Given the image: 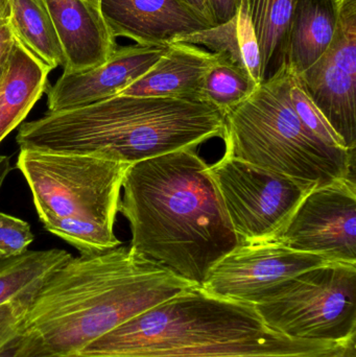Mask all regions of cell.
<instances>
[{"label":"cell","mask_w":356,"mask_h":357,"mask_svg":"<svg viewBox=\"0 0 356 357\" xmlns=\"http://www.w3.org/2000/svg\"><path fill=\"white\" fill-rule=\"evenodd\" d=\"M261 59L263 83L286 66L295 0H247Z\"/></svg>","instance_id":"obj_21"},{"label":"cell","mask_w":356,"mask_h":357,"mask_svg":"<svg viewBox=\"0 0 356 357\" xmlns=\"http://www.w3.org/2000/svg\"><path fill=\"white\" fill-rule=\"evenodd\" d=\"M184 1H185L186 3L189 4L192 8H194L196 12L200 13L201 15H203L205 18L208 19L211 22L210 14H209L208 6H207L206 0H184Z\"/></svg>","instance_id":"obj_32"},{"label":"cell","mask_w":356,"mask_h":357,"mask_svg":"<svg viewBox=\"0 0 356 357\" xmlns=\"http://www.w3.org/2000/svg\"><path fill=\"white\" fill-rule=\"evenodd\" d=\"M100 6L113 36L139 45H169L212 26L184 0H100Z\"/></svg>","instance_id":"obj_13"},{"label":"cell","mask_w":356,"mask_h":357,"mask_svg":"<svg viewBox=\"0 0 356 357\" xmlns=\"http://www.w3.org/2000/svg\"><path fill=\"white\" fill-rule=\"evenodd\" d=\"M169 45H118L102 64L81 73H63L46 91L48 112L87 106L118 96L144 77Z\"/></svg>","instance_id":"obj_12"},{"label":"cell","mask_w":356,"mask_h":357,"mask_svg":"<svg viewBox=\"0 0 356 357\" xmlns=\"http://www.w3.org/2000/svg\"><path fill=\"white\" fill-rule=\"evenodd\" d=\"M173 43L203 48L244 69L258 85L263 84L261 52L247 0H238V12L227 22L178 38Z\"/></svg>","instance_id":"obj_18"},{"label":"cell","mask_w":356,"mask_h":357,"mask_svg":"<svg viewBox=\"0 0 356 357\" xmlns=\"http://www.w3.org/2000/svg\"><path fill=\"white\" fill-rule=\"evenodd\" d=\"M275 239L330 261L356 264L355 177L314 188Z\"/></svg>","instance_id":"obj_10"},{"label":"cell","mask_w":356,"mask_h":357,"mask_svg":"<svg viewBox=\"0 0 356 357\" xmlns=\"http://www.w3.org/2000/svg\"><path fill=\"white\" fill-rule=\"evenodd\" d=\"M288 93H290L291 104L295 112L311 133L334 148L348 149L345 146L342 138L332 129L321 111L314 104L313 100L305 91L298 75L292 70L290 73Z\"/></svg>","instance_id":"obj_25"},{"label":"cell","mask_w":356,"mask_h":357,"mask_svg":"<svg viewBox=\"0 0 356 357\" xmlns=\"http://www.w3.org/2000/svg\"><path fill=\"white\" fill-rule=\"evenodd\" d=\"M215 59L198 46L171 43L160 60L118 96L204 102L203 82Z\"/></svg>","instance_id":"obj_15"},{"label":"cell","mask_w":356,"mask_h":357,"mask_svg":"<svg viewBox=\"0 0 356 357\" xmlns=\"http://www.w3.org/2000/svg\"><path fill=\"white\" fill-rule=\"evenodd\" d=\"M50 73L14 40L0 79V144L46 93Z\"/></svg>","instance_id":"obj_16"},{"label":"cell","mask_w":356,"mask_h":357,"mask_svg":"<svg viewBox=\"0 0 356 357\" xmlns=\"http://www.w3.org/2000/svg\"><path fill=\"white\" fill-rule=\"evenodd\" d=\"M298 77L345 146L355 150L356 0H341L338 25L327 50Z\"/></svg>","instance_id":"obj_11"},{"label":"cell","mask_w":356,"mask_h":357,"mask_svg":"<svg viewBox=\"0 0 356 357\" xmlns=\"http://www.w3.org/2000/svg\"><path fill=\"white\" fill-rule=\"evenodd\" d=\"M330 262L276 239L238 243L209 270L200 287L213 297L253 305L297 275Z\"/></svg>","instance_id":"obj_9"},{"label":"cell","mask_w":356,"mask_h":357,"mask_svg":"<svg viewBox=\"0 0 356 357\" xmlns=\"http://www.w3.org/2000/svg\"><path fill=\"white\" fill-rule=\"evenodd\" d=\"M10 16V0H0V20L8 22Z\"/></svg>","instance_id":"obj_34"},{"label":"cell","mask_w":356,"mask_h":357,"mask_svg":"<svg viewBox=\"0 0 356 357\" xmlns=\"http://www.w3.org/2000/svg\"><path fill=\"white\" fill-rule=\"evenodd\" d=\"M0 357H50L43 356V354L33 349L24 337L21 335V333L15 337L14 340L6 344L2 349H0Z\"/></svg>","instance_id":"obj_29"},{"label":"cell","mask_w":356,"mask_h":357,"mask_svg":"<svg viewBox=\"0 0 356 357\" xmlns=\"http://www.w3.org/2000/svg\"><path fill=\"white\" fill-rule=\"evenodd\" d=\"M263 324L301 341L356 335V264L330 262L286 281L253 303Z\"/></svg>","instance_id":"obj_7"},{"label":"cell","mask_w":356,"mask_h":357,"mask_svg":"<svg viewBox=\"0 0 356 357\" xmlns=\"http://www.w3.org/2000/svg\"><path fill=\"white\" fill-rule=\"evenodd\" d=\"M355 339L356 335L339 342L301 341L281 337L263 343L202 348L173 354L144 352L84 354L75 352L64 357H330Z\"/></svg>","instance_id":"obj_19"},{"label":"cell","mask_w":356,"mask_h":357,"mask_svg":"<svg viewBox=\"0 0 356 357\" xmlns=\"http://www.w3.org/2000/svg\"><path fill=\"white\" fill-rule=\"evenodd\" d=\"M10 169H12V167H10V157L0 155V192H1L4 181L8 178V174L10 173Z\"/></svg>","instance_id":"obj_31"},{"label":"cell","mask_w":356,"mask_h":357,"mask_svg":"<svg viewBox=\"0 0 356 357\" xmlns=\"http://www.w3.org/2000/svg\"><path fill=\"white\" fill-rule=\"evenodd\" d=\"M281 337H286L263 324L252 304L219 299L194 287L137 314L77 352L173 354Z\"/></svg>","instance_id":"obj_5"},{"label":"cell","mask_w":356,"mask_h":357,"mask_svg":"<svg viewBox=\"0 0 356 357\" xmlns=\"http://www.w3.org/2000/svg\"><path fill=\"white\" fill-rule=\"evenodd\" d=\"M208 173L240 243L275 239L318 187L226 154Z\"/></svg>","instance_id":"obj_8"},{"label":"cell","mask_w":356,"mask_h":357,"mask_svg":"<svg viewBox=\"0 0 356 357\" xmlns=\"http://www.w3.org/2000/svg\"><path fill=\"white\" fill-rule=\"evenodd\" d=\"M95 1H98V2H100V0H95Z\"/></svg>","instance_id":"obj_35"},{"label":"cell","mask_w":356,"mask_h":357,"mask_svg":"<svg viewBox=\"0 0 356 357\" xmlns=\"http://www.w3.org/2000/svg\"><path fill=\"white\" fill-rule=\"evenodd\" d=\"M130 165L92 155L20 150L16 167L40 222L77 218L114 227Z\"/></svg>","instance_id":"obj_6"},{"label":"cell","mask_w":356,"mask_h":357,"mask_svg":"<svg viewBox=\"0 0 356 357\" xmlns=\"http://www.w3.org/2000/svg\"><path fill=\"white\" fill-rule=\"evenodd\" d=\"M8 25L13 39L46 68L64 65L62 46L41 0H10Z\"/></svg>","instance_id":"obj_20"},{"label":"cell","mask_w":356,"mask_h":357,"mask_svg":"<svg viewBox=\"0 0 356 357\" xmlns=\"http://www.w3.org/2000/svg\"><path fill=\"white\" fill-rule=\"evenodd\" d=\"M290 73L280 69L226 115L225 154L318 187L355 177V150L326 144L295 112Z\"/></svg>","instance_id":"obj_4"},{"label":"cell","mask_w":356,"mask_h":357,"mask_svg":"<svg viewBox=\"0 0 356 357\" xmlns=\"http://www.w3.org/2000/svg\"><path fill=\"white\" fill-rule=\"evenodd\" d=\"M64 54L63 73L88 70L106 62L118 44L95 0H41Z\"/></svg>","instance_id":"obj_14"},{"label":"cell","mask_w":356,"mask_h":357,"mask_svg":"<svg viewBox=\"0 0 356 357\" xmlns=\"http://www.w3.org/2000/svg\"><path fill=\"white\" fill-rule=\"evenodd\" d=\"M259 86L244 69L215 56L203 82V100L226 116L246 102Z\"/></svg>","instance_id":"obj_23"},{"label":"cell","mask_w":356,"mask_h":357,"mask_svg":"<svg viewBox=\"0 0 356 357\" xmlns=\"http://www.w3.org/2000/svg\"><path fill=\"white\" fill-rule=\"evenodd\" d=\"M31 301L13 300L0 305V349L21 333Z\"/></svg>","instance_id":"obj_27"},{"label":"cell","mask_w":356,"mask_h":357,"mask_svg":"<svg viewBox=\"0 0 356 357\" xmlns=\"http://www.w3.org/2000/svg\"><path fill=\"white\" fill-rule=\"evenodd\" d=\"M341 0H295L288 36L286 66L297 75L304 73L334 38Z\"/></svg>","instance_id":"obj_17"},{"label":"cell","mask_w":356,"mask_h":357,"mask_svg":"<svg viewBox=\"0 0 356 357\" xmlns=\"http://www.w3.org/2000/svg\"><path fill=\"white\" fill-rule=\"evenodd\" d=\"M208 167L196 149L134 163L118 209L132 251L199 287L240 243Z\"/></svg>","instance_id":"obj_1"},{"label":"cell","mask_w":356,"mask_h":357,"mask_svg":"<svg viewBox=\"0 0 356 357\" xmlns=\"http://www.w3.org/2000/svg\"><path fill=\"white\" fill-rule=\"evenodd\" d=\"M194 287L125 245L71 257L33 296L21 335L40 354L64 357Z\"/></svg>","instance_id":"obj_2"},{"label":"cell","mask_w":356,"mask_h":357,"mask_svg":"<svg viewBox=\"0 0 356 357\" xmlns=\"http://www.w3.org/2000/svg\"><path fill=\"white\" fill-rule=\"evenodd\" d=\"M46 231L60 237L79 250L81 255L100 253L121 245L114 227L77 218H50L44 220Z\"/></svg>","instance_id":"obj_24"},{"label":"cell","mask_w":356,"mask_h":357,"mask_svg":"<svg viewBox=\"0 0 356 357\" xmlns=\"http://www.w3.org/2000/svg\"><path fill=\"white\" fill-rule=\"evenodd\" d=\"M33 241L29 222L0 212V259L21 255Z\"/></svg>","instance_id":"obj_26"},{"label":"cell","mask_w":356,"mask_h":357,"mask_svg":"<svg viewBox=\"0 0 356 357\" xmlns=\"http://www.w3.org/2000/svg\"><path fill=\"white\" fill-rule=\"evenodd\" d=\"M213 25L222 24L233 18L238 12V0H206Z\"/></svg>","instance_id":"obj_28"},{"label":"cell","mask_w":356,"mask_h":357,"mask_svg":"<svg viewBox=\"0 0 356 357\" xmlns=\"http://www.w3.org/2000/svg\"><path fill=\"white\" fill-rule=\"evenodd\" d=\"M72 257L65 250H27L21 255L0 259V305L13 300L33 299L40 287Z\"/></svg>","instance_id":"obj_22"},{"label":"cell","mask_w":356,"mask_h":357,"mask_svg":"<svg viewBox=\"0 0 356 357\" xmlns=\"http://www.w3.org/2000/svg\"><path fill=\"white\" fill-rule=\"evenodd\" d=\"M14 39L6 21L0 20V79L6 68L8 54L12 48Z\"/></svg>","instance_id":"obj_30"},{"label":"cell","mask_w":356,"mask_h":357,"mask_svg":"<svg viewBox=\"0 0 356 357\" xmlns=\"http://www.w3.org/2000/svg\"><path fill=\"white\" fill-rule=\"evenodd\" d=\"M225 116L204 102L116 96L46 112L19 128L20 150L92 155L134 165L223 138Z\"/></svg>","instance_id":"obj_3"},{"label":"cell","mask_w":356,"mask_h":357,"mask_svg":"<svg viewBox=\"0 0 356 357\" xmlns=\"http://www.w3.org/2000/svg\"><path fill=\"white\" fill-rule=\"evenodd\" d=\"M330 357H356V339L351 340L340 351Z\"/></svg>","instance_id":"obj_33"}]
</instances>
